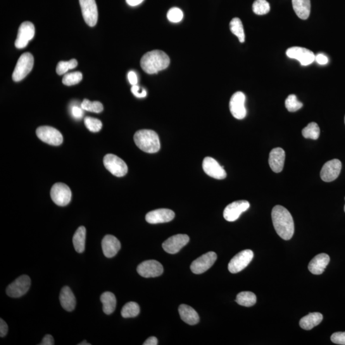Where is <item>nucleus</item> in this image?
<instances>
[{
    "instance_id": "f257e3e1",
    "label": "nucleus",
    "mask_w": 345,
    "mask_h": 345,
    "mask_svg": "<svg viewBox=\"0 0 345 345\" xmlns=\"http://www.w3.org/2000/svg\"><path fill=\"white\" fill-rule=\"evenodd\" d=\"M272 220L275 232L283 240H289L294 234V220L284 206L276 205L272 211Z\"/></svg>"
},
{
    "instance_id": "f03ea898",
    "label": "nucleus",
    "mask_w": 345,
    "mask_h": 345,
    "mask_svg": "<svg viewBox=\"0 0 345 345\" xmlns=\"http://www.w3.org/2000/svg\"><path fill=\"white\" fill-rule=\"evenodd\" d=\"M170 63V59L168 54L160 50H154L145 53L140 61L143 70L149 75L165 70Z\"/></svg>"
},
{
    "instance_id": "7ed1b4c3",
    "label": "nucleus",
    "mask_w": 345,
    "mask_h": 345,
    "mask_svg": "<svg viewBox=\"0 0 345 345\" xmlns=\"http://www.w3.org/2000/svg\"><path fill=\"white\" fill-rule=\"evenodd\" d=\"M134 140L138 148L147 153H156L160 150L161 144L159 135L154 130H138L135 133Z\"/></svg>"
},
{
    "instance_id": "20e7f679",
    "label": "nucleus",
    "mask_w": 345,
    "mask_h": 345,
    "mask_svg": "<svg viewBox=\"0 0 345 345\" xmlns=\"http://www.w3.org/2000/svg\"><path fill=\"white\" fill-rule=\"evenodd\" d=\"M34 58L32 54L25 53L22 54L17 62L15 69L13 74V80L18 82L27 77L28 74L32 71Z\"/></svg>"
},
{
    "instance_id": "39448f33",
    "label": "nucleus",
    "mask_w": 345,
    "mask_h": 345,
    "mask_svg": "<svg viewBox=\"0 0 345 345\" xmlns=\"http://www.w3.org/2000/svg\"><path fill=\"white\" fill-rule=\"evenodd\" d=\"M104 165L109 172L117 177L127 174L128 168L122 159L113 154H107L104 158Z\"/></svg>"
},
{
    "instance_id": "423d86ee",
    "label": "nucleus",
    "mask_w": 345,
    "mask_h": 345,
    "mask_svg": "<svg viewBox=\"0 0 345 345\" xmlns=\"http://www.w3.org/2000/svg\"><path fill=\"white\" fill-rule=\"evenodd\" d=\"M37 137L46 144L59 146L63 142V135L59 130L50 126H40L36 130Z\"/></svg>"
},
{
    "instance_id": "0eeeda50",
    "label": "nucleus",
    "mask_w": 345,
    "mask_h": 345,
    "mask_svg": "<svg viewBox=\"0 0 345 345\" xmlns=\"http://www.w3.org/2000/svg\"><path fill=\"white\" fill-rule=\"evenodd\" d=\"M31 286V280L27 275H21L17 278L6 290L7 294L13 298H19L27 294Z\"/></svg>"
},
{
    "instance_id": "6e6552de",
    "label": "nucleus",
    "mask_w": 345,
    "mask_h": 345,
    "mask_svg": "<svg viewBox=\"0 0 345 345\" xmlns=\"http://www.w3.org/2000/svg\"><path fill=\"white\" fill-rule=\"evenodd\" d=\"M254 257L253 252L250 249L244 250L235 255L228 264V270L232 273H236L247 267Z\"/></svg>"
},
{
    "instance_id": "1a4fd4ad",
    "label": "nucleus",
    "mask_w": 345,
    "mask_h": 345,
    "mask_svg": "<svg viewBox=\"0 0 345 345\" xmlns=\"http://www.w3.org/2000/svg\"><path fill=\"white\" fill-rule=\"evenodd\" d=\"M51 197L52 200L57 205L64 206L70 203L72 192L66 184L56 183L51 188Z\"/></svg>"
},
{
    "instance_id": "9d476101",
    "label": "nucleus",
    "mask_w": 345,
    "mask_h": 345,
    "mask_svg": "<svg viewBox=\"0 0 345 345\" xmlns=\"http://www.w3.org/2000/svg\"><path fill=\"white\" fill-rule=\"evenodd\" d=\"M83 19L90 27L96 25L98 21V10L96 0H80Z\"/></svg>"
},
{
    "instance_id": "9b49d317",
    "label": "nucleus",
    "mask_w": 345,
    "mask_h": 345,
    "mask_svg": "<svg viewBox=\"0 0 345 345\" xmlns=\"http://www.w3.org/2000/svg\"><path fill=\"white\" fill-rule=\"evenodd\" d=\"M245 102H246V96L242 92L235 93L230 99L231 113L238 120H242L246 116L247 110L245 106Z\"/></svg>"
},
{
    "instance_id": "f8f14e48",
    "label": "nucleus",
    "mask_w": 345,
    "mask_h": 345,
    "mask_svg": "<svg viewBox=\"0 0 345 345\" xmlns=\"http://www.w3.org/2000/svg\"><path fill=\"white\" fill-rule=\"evenodd\" d=\"M35 36V27L32 23L26 21L21 24L19 28L15 46L18 49H23Z\"/></svg>"
},
{
    "instance_id": "ddd939ff",
    "label": "nucleus",
    "mask_w": 345,
    "mask_h": 345,
    "mask_svg": "<svg viewBox=\"0 0 345 345\" xmlns=\"http://www.w3.org/2000/svg\"><path fill=\"white\" fill-rule=\"evenodd\" d=\"M217 254L214 252H209L199 257L192 263L191 270L196 274H201L211 267L217 260Z\"/></svg>"
},
{
    "instance_id": "4468645a",
    "label": "nucleus",
    "mask_w": 345,
    "mask_h": 345,
    "mask_svg": "<svg viewBox=\"0 0 345 345\" xmlns=\"http://www.w3.org/2000/svg\"><path fill=\"white\" fill-rule=\"evenodd\" d=\"M250 203L246 200H239L228 204L224 211L223 216L229 222H234L240 218V215L248 210Z\"/></svg>"
},
{
    "instance_id": "2eb2a0df",
    "label": "nucleus",
    "mask_w": 345,
    "mask_h": 345,
    "mask_svg": "<svg viewBox=\"0 0 345 345\" xmlns=\"http://www.w3.org/2000/svg\"><path fill=\"white\" fill-rule=\"evenodd\" d=\"M286 54L290 58L297 59L304 66L310 65L315 60V54L310 50L304 47H290L287 49Z\"/></svg>"
},
{
    "instance_id": "dca6fc26",
    "label": "nucleus",
    "mask_w": 345,
    "mask_h": 345,
    "mask_svg": "<svg viewBox=\"0 0 345 345\" xmlns=\"http://www.w3.org/2000/svg\"><path fill=\"white\" fill-rule=\"evenodd\" d=\"M138 273L142 277L149 278L160 276L163 273V265L159 261L154 260H147L137 266Z\"/></svg>"
},
{
    "instance_id": "f3484780",
    "label": "nucleus",
    "mask_w": 345,
    "mask_h": 345,
    "mask_svg": "<svg viewBox=\"0 0 345 345\" xmlns=\"http://www.w3.org/2000/svg\"><path fill=\"white\" fill-rule=\"evenodd\" d=\"M342 164L338 159H332L323 165L320 172V177L325 182H330L336 179L341 172Z\"/></svg>"
},
{
    "instance_id": "a211bd4d",
    "label": "nucleus",
    "mask_w": 345,
    "mask_h": 345,
    "mask_svg": "<svg viewBox=\"0 0 345 345\" xmlns=\"http://www.w3.org/2000/svg\"><path fill=\"white\" fill-rule=\"evenodd\" d=\"M189 242V237L188 235L177 234L165 240L163 244V248L166 253L174 254L178 253Z\"/></svg>"
},
{
    "instance_id": "6ab92c4d",
    "label": "nucleus",
    "mask_w": 345,
    "mask_h": 345,
    "mask_svg": "<svg viewBox=\"0 0 345 345\" xmlns=\"http://www.w3.org/2000/svg\"><path fill=\"white\" fill-rule=\"evenodd\" d=\"M203 169L206 175L216 179L223 180L227 177V172L218 162L211 157H206L203 161Z\"/></svg>"
},
{
    "instance_id": "aec40b11",
    "label": "nucleus",
    "mask_w": 345,
    "mask_h": 345,
    "mask_svg": "<svg viewBox=\"0 0 345 345\" xmlns=\"http://www.w3.org/2000/svg\"><path fill=\"white\" fill-rule=\"evenodd\" d=\"M174 212L167 209H157L147 214L146 221L150 224H159L170 222L175 218Z\"/></svg>"
},
{
    "instance_id": "412c9836",
    "label": "nucleus",
    "mask_w": 345,
    "mask_h": 345,
    "mask_svg": "<svg viewBox=\"0 0 345 345\" xmlns=\"http://www.w3.org/2000/svg\"><path fill=\"white\" fill-rule=\"evenodd\" d=\"M102 249L104 256L113 258L121 249V244L117 238L111 235H107L102 240Z\"/></svg>"
},
{
    "instance_id": "4be33fe9",
    "label": "nucleus",
    "mask_w": 345,
    "mask_h": 345,
    "mask_svg": "<svg viewBox=\"0 0 345 345\" xmlns=\"http://www.w3.org/2000/svg\"><path fill=\"white\" fill-rule=\"evenodd\" d=\"M285 161V152L283 149H273L270 152L268 163L273 172H282L284 167Z\"/></svg>"
},
{
    "instance_id": "5701e85b",
    "label": "nucleus",
    "mask_w": 345,
    "mask_h": 345,
    "mask_svg": "<svg viewBox=\"0 0 345 345\" xmlns=\"http://www.w3.org/2000/svg\"><path fill=\"white\" fill-rule=\"evenodd\" d=\"M330 257L328 254H318L309 263L308 269L313 274L320 275L324 272L325 268L329 263Z\"/></svg>"
},
{
    "instance_id": "b1692460",
    "label": "nucleus",
    "mask_w": 345,
    "mask_h": 345,
    "mask_svg": "<svg viewBox=\"0 0 345 345\" xmlns=\"http://www.w3.org/2000/svg\"><path fill=\"white\" fill-rule=\"evenodd\" d=\"M59 301L65 311L71 312L75 309L76 300L72 290L68 287L62 288L59 294Z\"/></svg>"
},
{
    "instance_id": "393cba45",
    "label": "nucleus",
    "mask_w": 345,
    "mask_h": 345,
    "mask_svg": "<svg viewBox=\"0 0 345 345\" xmlns=\"http://www.w3.org/2000/svg\"><path fill=\"white\" fill-rule=\"evenodd\" d=\"M181 319L187 324L194 325L199 322L198 314L192 307L182 304L178 308Z\"/></svg>"
},
{
    "instance_id": "a878e982",
    "label": "nucleus",
    "mask_w": 345,
    "mask_h": 345,
    "mask_svg": "<svg viewBox=\"0 0 345 345\" xmlns=\"http://www.w3.org/2000/svg\"><path fill=\"white\" fill-rule=\"evenodd\" d=\"M293 8L297 16L301 20H306L310 15V0H292Z\"/></svg>"
},
{
    "instance_id": "bb28decb",
    "label": "nucleus",
    "mask_w": 345,
    "mask_h": 345,
    "mask_svg": "<svg viewBox=\"0 0 345 345\" xmlns=\"http://www.w3.org/2000/svg\"><path fill=\"white\" fill-rule=\"evenodd\" d=\"M323 320V315L320 313H311L304 316L300 320L299 325L302 329L309 330L320 324Z\"/></svg>"
},
{
    "instance_id": "cd10ccee",
    "label": "nucleus",
    "mask_w": 345,
    "mask_h": 345,
    "mask_svg": "<svg viewBox=\"0 0 345 345\" xmlns=\"http://www.w3.org/2000/svg\"><path fill=\"white\" fill-rule=\"evenodd\" d=\"M101 301L102 303V309L104 313L106 315H111L115 311L116 306V299L115 295L113 293L106 292L103 293L101 296Z\"/></svg>"
},
{
    "instance_id": "c85d7f7f",
    "label": "nucleus",
    "mask_w": 345,
    "mask_h": 345,
    "mask_svg": "<svg viewBox=\"0 0 345 345\" xmlns=\"http://www.w3.org/2000/svg\"><path fill=\"white\" fill-rule=\"evenodd\" d=\"M85 240L86 228L84 227H80L76 230L73 239L74 247L78 253H82L85 251Z\"/></svg>"
},
{
    "instance_id": "c756f323",
    "label": "nucleus",
    "mask_w": 345,
    "mask_h": 345,
    "mask_svg": "<svg viewBox=\"0 0 345 345\" xmlns=\"http://www.w3.org/2000/svg\"><path fill=\"white\" fill-rule=\"evenodd\" d=\"M236 302L240 306L251 307L256 303V296L251 292H242L237 295Z\"/></svg>"
},
{
    "instance_id": "7c9ffc66",
    "label": "nucleus",
    "mask_w": 345,
    "mask_h": 345,
    "mask_svg": "<svg viewBox=\"0 0 345 345\" xmlns=\"http://www.w3.org/2000/svg\"><path fill=\"white\" fill-rule=\"evenodd\" d=\"M230 28L231 32L239 39L241 43L245 42V33L243 25L241 20L239 18H235L233 19L230 23Z\"/></svg>"
},
{
    "instance_id": "2f4dec72",
    "label": "nucleus",
    "mask_w": 345,
    "mask_h": 345,
    "mask_svg": "<svg viewBox=\"0 0 345 345\" xmlns=\"http://www.w3.org/2000/svg\"><path fill=\"white\" fill-rule=\"evenodd\" d=\"M140 312V308L138 304L134 302H129L123 307L121 315L125 318H134L139 315Z\"/></svg>"
},
{
    "instance_id": "473e14b6",
    "label": "nucleus",
    "mask_w": 345,
    "mask_h": 345,
    "mask_svg": "<svg viewBox=\"0 0 345 345\" xmlns=\"http://www.w3.org/2000/svg\"><path fill=\"white\" fill-rule=\"evenodd\" d=\"M320 130L317 123L315 122L309 123L306 127H304L302 131V134L306 139L313 140H318L320 136Z\"/></svg>"
},
{
    "instance_id": "72a5a7b5",
    "label": "nucleus",
    "mask_w": 345,
    "mask_h": 345,
    "mask_svg": "<svg viewBox=\"0 0 345 345\" xmlns=\"http://www.w3.org/2000/svg\"><path fill=\"white\" fill-rule=\"evenodd\" d=\"M83 110L99 113L103 111L104 107L99 101H90L89 100L84 99L81 104Z\"/></svg>"
},
{
    "instance_id": "f704fd0d",
    "label": "nucleus",
    "mask_w": 345,
    "mask_h": 345,
    "mask_svg": "<svg viewBox=\"0 0 345 345\" xmlns=\"http://www.w3.org/2000/svg\"><path fill=\"white\" fill-rule=\"evenodd\" d=\"M253 11L257 15H265L270 11V4L266 0H255L253 5Z\"/></svg>"
},
{
    "instance_id": "c9c22d12",
    "label": "nucleus",
    "mask_w": 345,
    "mask_h": 345,
    "mask_svg": "<svg viewBox=\"0 0 345 345\" xmlns=\"http://www.w3.org/2000/svg\"><path fill=\"white\" fill-rule=\"evenodd\" d=\"M78 64V61L76 59H72L68 61H59L56 66V73L58 75H65L71 69L76 68Z\"/></svg>"
},
{
    "instance_id": "e433bc0d",
    "label": "nucleus",
    "mask_w": 345,
    "mask_h": 345,
    "mask_svg": "<svg viewBox=\"0 0 345 345\" xmlns=\"http://www.w3.org/2000/svg\"><path fill=\"white\" fill-rule=\"evenodd\" d=\"M285 106L290 112H296L303 108V104L298 101L296 95H290L285 101Z\"/></svg>"
},
{
    "instance_id": "4c0bfd02",
    "label": "nucleus",
    "mask_w": 345,
    "mask_h": 345,
    "mask_svg": "<svg viewBox=\"0 0 345 345\" xmlns=\"http://www.w3.org/2000/svg\"><path fill=\"white\" fill-rule=\"evenodd\" d=\"M83 79L82 73L75 72L65 74L64 75L62 83L66 86H73L78 84Z\"/></svg>"
},
{
    "instance_id": "58836bf2",
    "label": "nucleus",
    "mask_w": 345,
    "mask_h": 345,
    "mask_svg": "<svg viewBox=\"0 0 345 345\" xmlns=\"http://www.w3.org/2000/svg\"><path fill=\"white\" fill-rule=\"evenodd\" d=\"M85 124L86 127L93 132H97L101 130L102 123L98 119L87 116L85 118Z\"/></svg>"
},
{
    "instance_id": "ea45409f",
    "label": "nucleus",
    "mask_w": 345,
    "mask_h": 345,
    "mask_svg": "<svg viewBox=\"0 0 345 345\" xmlns=\"http://www.w3.org/2000/svg\"><path fill=\"white\" fill-rule=\"evenodd\" d=\"M183 18H184L183 12L179 8H177V7L171 8L167 14L168 20L171 23H179L183 20Z\"/></svg>"
},
{
    "instance_id": "a19ab883",
    "label": "nucleus",
    "mask_w": 345,
    "mask_h": 345,
    "mask_svg": "<svg viewBox=\"0 0 345 345\" xmlns=\"http://www.w3.org/2000/svg\"><path fill=\"white\" fill-rule=\"evenodd\" d=\"M330 339L335 344L345 345V332L334 333L330 337Z\"/></svg>"
},
{
    "instance_id": "79ce46f5",
    "label": "nucleus",
    "mask_w": 345,
    "mask_h": 345,
    "mask_svg": "<svg viewBox=\"0 0 345 345\" xmlns=\"http://www.w3.org/2000/svg\"><path fill=\"white\" fill-rule=\"evenodd\" d=\"M131 92L134 94V96L137 97V98H144V97L147 96L146 90L137 85L132 86Z\"/></svg>"
},
{
    "instance_id": "37998d69",
    "label": "nucleus",
    "mask_w": 345,
    "mask_h": 345,
    "mask_svg": "<svg viewBox=\"0 0 345 345\" xmlns=\"http://www.w3.org/2000/svg\"><path fill=\"white\" fill-rule=\"evenodd\" d=\"M71 113H72L74 118L81 119L83 116V109L82 107L73 106L71 108Z\"/></svg>"
},
{
    "instance_id": "c03bdc74",
    "label": "nucleus",
    "mask_w": 345,
    "mask_h": 345,
    "mask_svg": "<svg viewBox=\"0 0 345 345\" xmlns=\"http://www.w3.org/2000/svg\"><path fill=\"white\" fill-rule=\"evenodd\" d=\"M8 332V325L3 319H0V336L4 337L6 336Z\"/></svg>"
},
{
    "instance_id": "a18cd8bd",
    "label": "nucleus",
    "mask_w": 345,
    "mask_h": 345,
    "mask_svg": "<svg viewBox=\"0 0 345 345\" xmlns=\"http://www.w3.org/2000/svg\"><path fill=\"white\" fill-rule=\"evenodd\" d=\"M315 61L320 65H326L329 62V59L325 54L320 53L315 56Z\"/></svg>"
},
{
    "instance_id": "49530a36",
    "label": "nucleus",
    "mask_w": 345,
    "mask_h": 345,
    "mask_svg": "<svg viewBox=\"0 0 345 345\" xmlns=\"http://www.w3.org/2000/svg\"><path fill=\"white\" fill-rule=\"evenodd\" d=\"M127 78L128 82H129L130 84L133 85H136L138 82V78L136 73L134 71H130L128 72Z\"/></svg>"
},
{
    "instance_id": "de8ad7c7",
    "label": "nucleus",
    "mask_w": 345,
    "mask_h": 345,
    "mask_svg": "<svg viewBox=\"0 0 345 345\" xmlns=\"http://www.w3.org/2000/svg\"><path fill=\"white\" fill-rule=\"evenodd\" d=\"M40 345H53L54 344V338L51 335L47 334L43 337L42 341Z\"/></svg>"
},
{
    "instance_id": "09e8293b",
    "label": "nucleus",
    "mask_w": 345,
    "mask_h": 345,
    "mask_svg": "<svg viewBox=\"0 0 345 345\" xmlns=\"http://www.w3.org/2000/svg\"><path fill=\"white\" fill-rule=\"evenodd\" d=\"M158 340L156 337H150L145 341L144 345H158Z\"/></svg>"
},
{
    "instance_id": "8fccbe9b",
    "label": "nucleus",
    "mask_w": 345,
    "mask_h": 345,
    "mask_svg": "<svg viewBox=\"0 0 345 345\" xmlns=\"http://www.w3.org/2000/svg\"><path fill=\"white\" fill-rule=\"evenodd\" d=\"M144 0H126V2L128 5V6L131 7H135L139 6L141 4Z\"/></svg>"
},
{
    "instance_id": "3c124183",
    "label": "nucleus",
    "mask_w": 345,
    "mask_h": 345,
    "mask_svg": "<svg viewBox=\"0 0 345 345\" xmlns=\"http://www.w3.org/2000/svg\"><path fill=\"white\" fill-rule=\"evenodd\" d=\"M79 345H90L91 344L89 343V342H87L86 341H83L82 342H80V343L78 344Z\"/></svg>"
},
{
    "instance_id": "603ef678",
    "label": "nucleus",
    "mask_w": 345,
    "mask_h": 345,
    "mask_svg": "<svg viewBox=\"0 0 345 345\" xmlns=\"http://www.w3.org/2000/svg\"><path fill=\"white\" fill-rule=\"evenodd\" d=\"M344 199H345V197H344ZM344 213H345V204H344Z\"/></svg>"
},
{
    "instance_id": "864d4df0",
    "label": "nucleus",
    "mask_w": 345,
    "mask_h": 345,
    "mask_svg": "<svg viewBox=\"0 0 345 345\" xmlns=\"http://www.w3.org/2000/svg\"><path fill=\"white\" fill-rule=\"evenodd\" d=\"M344 123H345V116H344Z\"/></svg>"
}]
</instances>
